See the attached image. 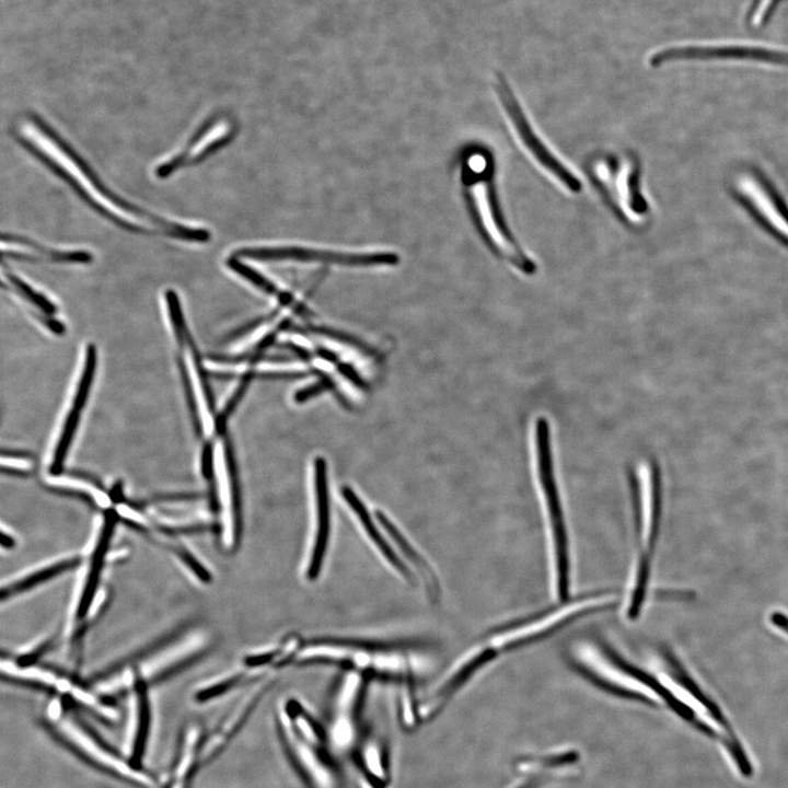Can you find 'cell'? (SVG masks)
I'll return each mask as SVG.
<instances>
[{"label":"cell","instance_id":"cell-1","mask_svg":"<svg viewBox=\"0 0 788 788\" xmlns=\"http://www.w3.org/2000/svg\"><path fill=\"white\" fill-rule=\"evenodd\" d=\"M15 138L37 160L65 181L90 207L120 228L140 234L207 242L206 229L184 225L146 211L111 190L90 165L39 116L30 114Z\"/></svg>","mask_w":788,"mask_h":788},{"label":"cell","instance_id":"cell-2","mask_svg":"<svg viewBox=\"0 0 788 788\" xmlns=\"http://www.w3.org/2000/svg\"><path fill=\"white\" fill-rule=\"evenodd\" d=\"M548 421L535 417L531 428L532 466L538 498L551 593L554 600H568L571 586L570 540L558 488Z\"/></svg>","mask_w":788,"mask_h":788},{"label":"cell","instance_id":"cell-3","mask_svg":"<svg viewBox=\"0 0 788 788\" xmlns=\"http://www.w3.org/2000/svg\"><path fill=\"white\" fill-rule=\"evenodd\" d=\"M631 486L635 548L623 604L628 622L637 621L646 605L661 530L662 485L654 461L645 460L636 466Z\"/></svg>","mask_w":788,"mask_h":788},{"label":"cell","instance_id":"cell-4","mask_svg":"<svg viewBox=\"0 0 788 788\" xmlns=\"http://www.w3.org/2000/svg\"><path fill=\"white\" fill-rule=\"evenodd\" d=\"M493 160L485 150H470L461 163V181L474 224L489 250L523 275H533L535 263L524 252L501 212L493 183Z\"/></svg>","mask_w":788,"mask_h":788},{"label":"cell","instance_id":"cell-5","mask_svg":"<svg viewBox=\"0 0 788 788\" xmlns=\"http://www.w3.org/2000/svg\"><path fill=\"white\" fill-rule=\"evenodd\" d=\"M293 663L334 665L371 677L408 683L419 672L412 651L386 644L316 638L303 641Z\"/></svg>","mask_w":788,"mask_h":788},{"label":"cell","instance_id":"cell-6","mask_svg":"<svg viewBox=\"0 0 788 788\" xmlns=\"http://www.w3.org/2000/svg\"><path fill=\"white\" fill-rule=\"evenodd\" d=\"M657 667L652 673L663 690L664 704L681 719L690 723L695 730L705 734L709 730L708 723L686 704L692 700L721 729L731 743V758L744 777H751L753 766L742 748L737 733L727 716L710 696V694L695 679L682 660L670 649L661 648L657 656Z\"/></svg>","mask_w":788,"mask_h":788},{"label":"cell","instance_id":"cell-7","mask_svg":"<svg viewBox=\"0 0 788 788\" xmlns=\"http://www.w3.org/2000/svg\"><path fill=\"white\" fill-rule=\"evenodd\" d=\"M279 737L297 772L309 788H340L326 727L297 698L277 711Z\"/></svg>","mask_w":788,"mask_h":788},{"label":"cell","instance_id":"cell-8","mask_svg":"<svg viewBox=\"0 0 788 788\" xmlns=\"http://www.w3.org/2000/svg\"><path fill=\"white\" fill-rule=\"evenodd\" d=\"M569 656L582 674L603 688L648 705L663 703L662 687L652 672L629 664L601 644L577 640L570 646Z\"/></svg>","mask_w":788,"mask_h":788},{"label":"cell","instance_id":"cell-9","mask_svg":"<svg viewBox=\"0 0 788 788\" xmlns=\"http://www.w3.org/2000/svg\"><path fill=\"white\" fill-rule=\"evenodd\" d=\"M617 595L612 591H596L560 602L542 613L497 628L479 642L497 658L502 652L541 639L571 621L614 605Z\"/></svg>","mask_w":788,"mask_h":788},{"label":"cell","instance_id":"cell-10","mask_svg":"<svg viewBox=\"0 0 788 788\" xmlns=\"http://www.w3.org/2000/svg\"><path fill=\"white\" fill-rule=\"evenodd\" d=\"M496 92L502 105L509 126L526 155L555 183L564 189L577 194L582 184L579 177L546 146L532 127L515 99L509 83L497 76Z\"/></svg>","mask_w":788,"mask_h":788},{"label":"cell","instance_id":"cell-11","mask_svg":"<svg viewBox=\"0 0 788 788\" xmlns=\"http://www.w3.org/2000/svg\"><path fill=\"white\" fill-rule=\"evenodd\" d=\"M592 174L612 201L614 208L626 220L639 221L649 211L640 190V170L631 157L599 159L593 162Z\"/></svg>","mask_w":788,"mask_h":788},{"label":"cell","instance_id":"cell-12","mask_svg":"<svg viewBox=\"0 0 788 788\" xmlns=\"http://www.w3.org/2000/svg\"><path fill=\"white\" fill-rule=\"evenodd\" d=\"M369 677L348 671L338 683L328 712L326 731L331 745L350 752L360 737V718Z\"/></svg>","mask_w":788,"mask_h":788},{"label":"cell","instance_id":"cell-13","mask_svg":"<svg viewBox=\"0 0 788 788\" xmlns=\"http://www.w3.org/2000/svg\"><path fill=\"white\" fill-rule=\"evenodd\" d=\"M749 59L788 65V53L778 48L754 43H693L676 45L653 53L649 62L652 67L674 60L686 59Z\"/></svg>","mask_w":788,"mask_h":788},{"label":"cell","instance_id":"cell-14","mask_svg":"<svg viewBox=\"0 0 788 788\" xmlns=\"http://www.w3.org/2000/svg\"><path fill=\"white\" fill-rule=\"evenodd\" d=\"M738 196L776 239L788 246V207L762 175L746 172L738 178Z\"/></svg>","mask_w":788,"mask_h":788},{"label":"cell","instance_id":"cell-15","mask_svg":"<svg viewBox=\"0 0 788 788\" xmlns=\"http://www.w3.org/2000/svg\"><path fill=\"white\" fill-rule=\"evenodd\" d=\"M329 497L326 464L321 457L315 461L314 513L308 535L303 560V576L309 581L317 579L322 571L331 536Z\"/></svg>","mask_w":788,"mask_h":788},{"label":"cell","instance_id":"cell-16","mask_svg":"<svg viewBox=\"0 0 788 788\" xmlns=\"http://www.w3.org/2000/svg\"><path fill=\"white\" fill-rule=\"evenodd\" d=\"M233 255L256 260L289 259L348 266L392 265L397 262V257L391 253H340L300 246L244 247L235 251Z\"/></svg>","mask_w":788,"mask_h":788},{"label":"cell","instance_id":"cell-17","mask_svg":"<svg viewBox=\"0 0 788 788\" xmlns=\"http://www.w3.org/2000/svg\"><path fill=\"white\" fill-rule=\"evenodd\" d=\"M233 136V126L225 117L209 118L189 139L181 152L162 163L157 176L167 177L181 167L197 163L224 146Z\"/></svg>","mask_w":788,"mask_h":788},{"label":"cell","instance_id":"cell-18","mask_svg":"<svg viewBox=\"0 0 788 788\" xmlns=\"http://www.w3.org/2000/svg\"><path fill=\"white\" fill-rule=\"evenodd\" d=\"M350 753L361 788H391V754L381 735L375 732L360 734Z\"/></svg>","mask_w":788,"mask_h":788},{"label":"cell","instance_id":"cell-19","mask_svg":"<svg viewBox=\"0 0 788 788\" xmlns=\"http://www.w3.org/2000/svg\"><path fill=\"white\" fill-rule=\"evenodd\" d=\"M375 518L412 577L422 586L428 599L431 602L439 601L440 579L430 561L385 513L378 511Z\"/></svg>","mask_w":788,"mask_h":788},{"label":"cell","instance_id":"cell-20","mask_svg":"<svg viewBox=\"0 0 788 788\" xmlns=\"http://www.w3.org/2000/svg\"><path fill=\"white\" fill-rule=\"evenodd\" d=\"M343 496L349 509H351L363 537L367 540L378 557L393 571L394 575L405 581H410L413 579L410 572L397 555L376 518L375 520L372 518L363 502L357 497L352 489L347 487L344 488Z\"/></svg>","mask_w":788,"mask_h":788},{"label":"cell","instance_id":"cell-21","mask_svg":"<svg viewBox=\"0 0 788 788\" xmlns=\"http://www.w3.org/2000/svg\"><path fill=\"white\" fill-rule=\"evenodd\" d=\"M95 364H96V350L93 345H89L86 347L83 371H82L81 379H80V382L77 387L76 395L73 397L72 407H71L68 416L66 417V421L62 427V432L60 434V438L57 442V445H56V449L54 452V459H53V462L50 465V473L54 475H58L62 472L63 462L66 460L69 445L71 444V441L76 433L78 421L80 419L81 412H82V409L85 405V401L89 396V392L91 389V384H92L93 375H94V371H95Z\"/></svg>","mask_w":788,"mask_h":788},{"label":"cell","instance_id":"cell-22","mask_svg":"<svg viewBox=\"0 0 788 788\" xmlns=\"http://www.w3.org/2000/svg\"><path fill=\"white\" fill-rule=\"evenodd\" d=\"M1 245L3 257L14 260L81 264H86L92 260L91 253L86 251L54 250L18 234H2Z\"/></svg>","mask_w":788,"mask_h":788},{"label":"cell","instance_id":"cell-23","mask_svg":"<svg viewBox=\"0 0 788 788\" xmlns=\"http://www.w3.org/2000/svg\"><path fill=\"white\" fill-rule=\"evenodd\" d=\"M118 513L115 510L108 509L104 515V523L99 534L97 543L95 544L94 551L90 558L88 573L83 583L80 599L78 601L76 617L83 618L91 610L93 605L94 595H96V589L99 586L100 577L103 570V566L106 559L109 542L115 530V525L118 521Z\"/></svg>","mask_w":788,"mask_h":788},{"label":"cell","instance_id":"cell-24","mask_svg":"<svg viewBox=\"0 0 788 788\" xmlns=\"http://www.w3.org/2000/svg\"><path fill=\"white\" fill-rule=\"evenodd\" d=\"M224 454L229 475V514L223 524L222 540L227 549L233 551L240 542L242 532L241 494L236 466L234 463L231 444L224 441Z\"/></svg>","mask_w":788,"mask_h":788},{"label":"cell","instance_id":"cell-25","mask_svg":"<svg viewBox=\"0 0 788 788\" xmlns=\"http://www.w3.org/2000/svg\"><path fill=\"white\" fill-rule=\"evenodd\" d=\"M134 693L136 700V721L129 762L135 768L141 769L151 722L148 686L141 676H138L134 682Z\"/></svg>","mask_w":788,"mask_h":788},{"label":"cell","instance_id":"cell-26","mask_svg":"<svg viewBox=\"0 0 788 788\" xmlns=\"http://www.w3.org/2000/svg\"><path fill=\"white\" fill-rule=\"evenodd\" d=\"M303 641L299 635L290 634L263 650L244 658V664L251 669L280 668L293 663Z\"/></svg>","mask_w":788,"mask_h":788},{"label":"cell","instance_id":"cell-27","mask_svg":"<svg viewBox=\"0 0 788 788\" xmlns=\"http://www.w3.org/2000/svg\"><path fill=\"white\" fill-rule=\"evenodd\" d=\"M80 563V558L77 556L59 559L57 561L47 564L34 571H30L19 579L10 581L2 588V599L11 598L18 593L27 591L35 586L46 582L49 579L66 572L67 570L76 567Z\"/></svg>","mask_w":788,"mask_h":788},{"label":"cell","instance_id":"cell-28","mask_svg":"<svg viewBox=\"0 0 788 788\" xmlns=\"http://www.w3.org/2000/svg\"><path fill=\"white\" fill-rule=\"evenodd\" d=\"M3 276L7 278L8 287H10L16 294L35 305L46 315L51 316L55 314L56 306L46 297L35 291L25 281L11 273L3 270Z\"/></svg>","mask_w":788,"mask_h":788},{"label":"cell","instance_id":"cell-29","mask_svg":"<svg viewBox=\"0 0 788 788\" xmlns=\"http://www.w3.org/2000/svg\"><path fill=\"white\" fill-rule=\"evenodd\" d=\"M246 675L242 672L234 673L232 675H229L224 679L219 680L218 682L212 683L211 685H208L200 690L196 694V699L198 702H207L209 699H212L215 697L221 696L222 694L237 687L240 684H242L245 680Z\"/></svg>","mask_w":788,"mask_h":788},{"label":"cell","instance_id":"cell-30","mask_svg":"<svg viewBox=\"0 0 788 788\" xmlns=\"http://www.w3.org/2000/svg\"><path fill=\"white\" fill-rule=\"evenodd\" d=\"M776 1L777 0H758L751 15V24L753 26L761 25L769 14Z\"/></svg>","mask_w":788,"mask_h":788},{"label":"cell","instance_id":"cell-31","mask_svg":"<svg viewBox=\"0 0 788 788\" xmlns=\"http://www.w3.org/2000/svg\"><path fill=\"white\" fill-rule=\"evenodd\" d=\"M770 625L788 638V614L781 611L773 612L768 618Z\"/></svg>","mask_w":788,"mask_h":788},{"label":"cell","instance_id":"cell-32","mask_svg":"<svg viewBox=\"0 0 788 788\" xmlns=\"http://www.w3.org/2000/svg\"><path fill=\"white\" fill-rule=\"evenodd\" d=\"M328 383L326 381H321L312 386L305 387L302 391L298 392L296 395L297 402H303L313 395H316L317 393L326 390L328 387Z\"/></svg>","mask_w":788,"mask_h":788},{"label":"cell","instance_id":"cell-33","mask_svg":"<svg viewBox=\"0 0 788 788\" xmlns=\"http://www.w3.org/2000/svg\"><path fill=\"white\" fill-rule=\"evenodd\" d=\"M1 543H2V546L10 548L14 545V540L11 535L2 532Z\"/></svg>","mask_w":788,"mask_h":788}]
</instances>
